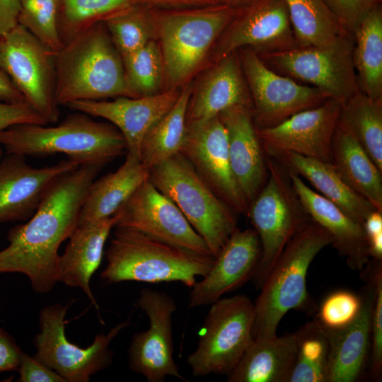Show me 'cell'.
Returning a JSON list of instances; mask_svg holds the SVG:
<instances>
[{
	"label": "cell",
	"instance_id": "cell-34",
	"mask_svg": "<svg viewBox=\"0 0 382 382\" xmlns=\"http://www.w3.org/2000/svg\"><path fill=\"white\" fill-rule=\"evenodd\" d=\"M340 120L382 172V98L357 91L342 103Z\"/></svg>",
	"mask_w": 382,
	"mask_h": 382
},
{
	"label": "cell",
	"instance_id": "cell-49",
	"mask_svg": "<svg viewBox=\"0 0 382 382\" xmlns=\"http://www.w3.org/2000/svg\"><path fill=\"white\" fill-rule=\"evenodd\" d=\"M218 4H221L238 8L246 5L254 0H216Z\"/></svg>",
	"mask_w": 382,
	"mask_h": 382
},
{
	"label": "cell",
	"instance_id": "cell-23",
	"mask_svg": "<svg viewBox=\"0 0 382 382\" xmlns=\"http://www.w3.org/2000/svg\"><path fill=\"white\" fill-rule=\"evenodd\" d=\"M362 274L366 285L357 317L347 325L327 330L330 341L328 382H354L361 378L371 352L375 286L369 264ZM366 265V266H367Z\"/></svg>",
	"mask_w": 382,
	"mask_h": 382
},
{
	"label": "cell",
	"instance_id": "cell-51",
	"mask_svg": "<svg viewBox=\"0 0 382 382\" xmlns=\"http://www.w3.org/2000/svg\"><path fill=\"white\" fill-rule=\"evenodd\" d=\"M0 68H1V66H0Z\"/></svg>",
	"mask_w": 382,
	"mask_h": 382
},
{
	"label": "cell",
	"instance_id": "cell-11",
	"mask_svg": "<svg viewBox=\"0 0 382 382\" xmlns=\"http://www.w3.org/2000/svg\"><path fill=\"white\" fill-rule=\"evenodd\" d=\"M67 306L54 304L40 313V332L34 338L33 356L60 375L65 382H87L91 376L112 363V340L129 325L128 319L112 328L107 333L95 336L93 343L83 349L71 343L65 335L64 318Z\"/></svg>",
	"mask_w": 382,
	"mask_h": 382
},
{
	"label": "cell",
	"instance_id": "cell-29",
	"mask_svg": "<svg viewBox=\"0 0 382 382\" xmlns=\"http://www.w3.org/2000/svg\"><path fill=\"white\" fill-rule=\"evenodd\" d=\"M149 177L139 156L127 153L124 163L90 185L81 209L78 224L113 216Z\"/></svg>",
	"mask_w": 382,
	"mask_h": 382
},
{
	"label": "cell",
	"instance_id": "cell-42",
	"mask_svg": "<svg viewBox=\"0 0 382 382\" xmlns=\"http://www.w3.org/2000/svg\"><path fill=\"white\" fill-rule=\"evenodd\" d=\"M342 25L354 34L380 0H326Z\"/></svg>",
	"mask_w": 382,
	"mask_h": 382
},
{
	"label": "cell",
	"instance_id": "cell-25",
	"mask_svg": "<svg viewBox=\"0 0 382 382\" xmlns=\"http://www.w3.org/2000/svg\"><path fill=\"white\" fill-rule=\"evenodd\" d=\"M288 172L292 186L310 218L330 234L331 245L346 259L349 267L362 270L371 259L363 225L313 190L299 175Z\"/></svg>",
	"mask_w": 382,
	"mask_h": 382
},
{
	"label": "cell",
	"instance_id": "cell-8",
	"mask_svg": "<svg viewBox=\"0 0 382 382\" xmlns=\"http://www.w3.org/2000/svg\"><path fill=\"white\" fill-rule=\"evenodd\" d=\"M267 164V179L247 213L261 246L260 262L252 278L257 289L261 287L287 243L310 219L286 167L269 156Z\"/></svg>",
	"mask_w": 382,
	"mask_h": 382
},
{
	"label": "cell",
	"instance_id": "cell-28",
	"mask_svg": "<svg viewBox=\"0 0 382 382\" xmlns=\"http://www.w3.org/2000/svg\"><path fill=\"white\" fill-rule=\"evenodd\" d=\"M296 351L295 332L252 339L227 375L228 382H288Z\"/></svg>",
	"mask_w": 382,
	"mask_h": 382
},
{
	"label": "cell",
	"instance_id": "cell-5",
	"mask_svg": "<svg viewBox=\"0 0 382 382\" xmlns=\"http://www.w3.org/2000/svg\"><path fill=\"white\" fill-rule=\"evenodd\" d=\"M0 146L7 154L24 156L64 154L79 166H104L127 153L125 139L114 125L82 112L53 127L23 124L6 128L0 131Z\"/></svg>",
	"mask_w": 382,
	"mask_h": 382
},
{
	"label": "cell",
	"instance_id": "cell-37",
	"mask_svg": "<svg viewBox=\"0 0 382 382\" xmlns=\"http://www.w3.org/2000/svg\"><path fill=\"white\" fill-rule=\"evenodd\" d=\"M123 57L154 40L150 8L134 4L103 21Z\"/></svg>",
	"mask_w": 382,
	"mask_h": 382
},
{
	"label": "cell",
	"instance_id": "cell-6",
	"mask_svg": "<svg viewBox=\"0 0 382 382\" xmlns=\"http://www.w3.org/2000/svg\"><path fill=\"white\" fill-rule=\"evenodd\" d=\"M100 274L107 284L135 281L151 284L178 282L192 287L204 277L214 257L192 253L133 228L115 226Z\"/></svg>",
	"mask_w": 382,
	"mask_h": 382
},
{
	"label": "cell",
	"instance_id": "cell-2",
	"mask_svg": "<svg viewBox=\"0 0 382 382\" xmlns=\"http://www.w3.org/2000/svg\"><path fill=\"white\" fill-rule=\"evenodd\" d=\"M55 95L59 105L79 100L139 97L122 58L103 21L66 42L54 54Z\"/></svg>",
	"mask_w": 382,
	"mask_h": 382
},
{
	"label": "cell",
	"instance_id": "cell-7",
	"mask_svg": "<svg viewBox=\"0 0 382 382\" xmlns=\"http://www.w3.org/2000/svg\"><path fill=\"white\" fill-rule=\"evenodd\" d=\"M149 180L180 210L216 257L236 231V214L180 153L149 169Z\"/></svg>",
	"mask_w": 382,
	"mask_h": 382
},
{
	"label": "cell",
	"instance_id": "cell-21",
	"mask_svg": "<svg viewBox=\"0 0 382 382\" xmlns=\"http://www.w3.org/2000/svg\"><path fill=\"white\" fill-rule=\"evenodd\" d=\"M180 89H168L149 96L117 97L112 100H79L67 106L88 115L106 120L123 135L127 153L139 157L144 136L174 105Z\"/></svg>",
	"mask_w": 382,
	"mask_h": 382
},
{
	"label": "cell",
	"instance_id": "cell-33",
	"mask_svg": "<svg viewBox=\"0 0 382 382\" xmlns=\"http://www.w3.org/2000/svg\"><path fill=\"white\" fill-rule=\"evenodd\" d=\"M284 1L299 47L328 46L349 32L326 0Z\"/></svg>",
	"mask_w": 382,
	"mask_h": 382
},
{
	"label": "cell",
	"instance_id": "cell-18",
	"mask_svg": "<svg viewBox=\"0 0 382 382\" xmlns=\"http://www.w3.org/2000/svg\"><path fill=\"white\" fill-rule=\"evenodd\" d=\"M342 103L328 98L321 105L297 112L273 127L257 129L267 156L291 151L331 162L332 137Z\"/></svg>",
	"mask_w": 382,
	"mask_h": 382
},
{
	"label": "cell",
	"instance_id": "cell-26",
	"mask_svg": "<svg viewBox=\"0 0 382 382\" xmlns=\"http://www.w3.org/2000/svg\"><path fill=\"white\" fill-rule=\"evenodd\" d=\"M117 216H113L93 222L78 224L69 237L64 253L58 262V282L80 288L99 310L90 286V281L99 267L105 243Z\"/></svg>",
	"mask_w": 382,
	"mask_h": 382
},
{
	"label": "cell",
	"instance_id": "cell-10",
	"mask_svg": "<svg viewBox=\"0 0 382 382\" xmlns=\"http://www.w3.org/2000/svg\"><path fill=\"white\" fill-rule=\"evenodd\" d=\"M354 47V34L348 32L328 46L257 53L276 72L308 83L329 98L344 103L359 91Z\"/></svg>",
	"mask_w": 382,
	"mask_h": 382
},
{
	"label": "cell",
	"instance_id": "cell-17",
	"mask_svg": "<svg viewBox=\"0 0 382 382\" xmlns=\"http://www.w3.org/2000/svg\"><path fill=\"white\" fill-rule=\"evenodd\" d=\"M180 153L231 210L247 215L248 206L231 169L227 132L219 115L187 123Z\"/></svg>",
	"mask_w": 382,
	"mask_h": 382
},
{
	"label": "cell",
	"instance_id": "cell-48",
	"mask_svg": "<svg viewBox=\"0 0 382 382\" xmlns=\"http://www.w3.org/2000/svg\"><path fill=\"white\" fill-rule=\"evenodd\" d=\"M0 101L13 104H28L1 68H0Z\"/></svg>",
	"mask_w": 382,
	"mask_h": 382
},
{
	"label": "cell",
	"instance_id": "cell-45",
	"mask_svg": "<svg viewBox=\"0 0 382 382\" xmlns=\"http://www.w3.org/2000/svg\"><path fill=\"white\" fill-rule=\"evenodd\" d=\"M22 352L14 339L0 328V373L16 371Z\"/></svg>",
	"mask_w": 382,
	"mask_h": 382
},
{
	"label": "cell",
	"instance_id": "cell-40",
	"mask_svg": "<svg viewBox=\"0 0 382 382\" xmlns=\"http://www.w3.org/2000/svg\"><path fill=\"white\" fill-rule=\"evenodd\" d=\"M361 298L348 291H337L323 301L318 320L327 329L336 330L349 324L358 315Z\"/></svg>",
	"mask_w": 382,
	"mask_h": 382
},
{
	"label": "cell",
	"instance_id": "cell-4",
	"mask_svg": "<svg viewBox=\"0 0 382 382\" xmlns=\"http://www.w3.org/2000/svg\"><path fill=\"white\" fill-rule=\"evenodd\" d=\"M331 243L330 234L311 218L294 233L260 288L254 303L253 339L275 337L290 310H315L307 290V273L315 257Z\"/></svg>",
	"mask_w": 382,
	"mask_h": 382
},
{
	"label": "cell",
	"instance_id": "cell-1",
	"mask_svg": "<svg viewBox=\"0 0 382 382\" xmlns=\"http://www.w3.org/2000/svg\"><path fill=\"white\" fill-rule=\"evenodd\" d=\"M103 166H79L53 182L31 218L8 231V244L0 250V274H23L38 293L53 289L59 246L77 226L88 188Z\"/></svg>",
	"mask_w": 382,
	"mask_h": 382
},
{
	"label": "cell",
	"instance_id": "cell-19",
	"mask_svg": "<svg viewBox=\"0 0 382 382\" xmlns=\"http://www.w3.org/2000/svg\"><path fill=\"white\" fill-rule=\"evenodd\" d=\"M25 157L7 154L0 160V223L28 221L53 182L79 166L66 159L51 166L34 168Z\"/></svg>",
	"mask_w": 382,
	"mask_h": 382
},
{
	"label": "cell",
	"instance_id": "cell-24",
	"mask_svg": "<svg viewBox=\"0 0 382 382\" xmlns=\"http://www.w3.org/2000/svg\"><path fill=\"white\" fill-rule=\"evenodd\" d=\"M194 78L186 122L211 118L237 105L252 110V100L238 51L203 68Z\"/></svg>",
	"mask_w": 382,
	"mask_h": 382
},
{
	"label": "cell",
	"instance_id": "cell-38",
	"mask_svg": "<svg viewBox=\"0 0 382 382\" xmlns=\"http://www.w3.org/2000/svg\"><path fill=\"white\" fill-rule=\"evenodd\" d=\"M122 58L127 80L139 97L163 91V63L156 40Z\"/></svg>",
	"mask_w": 382,
	"mask_h": 382
},
{
	"label": "cell",
	"instance_id": "cell-22",
	"mask_svg": "<svg viewBox=\"0 0 382 382\" xmlns=\"http://www.w3.org/2000/svg\"><path fill=\"white\" fill-rule=\"evenodd\" d=\"M228 137L231 169L248 207L268 176L267 155L258 137L251 108L241 105L219 114Z\"/></svg>",
	"mask_w": 382,
	"mask_h": 382
},
{
	"label": "cell",
	"instance_id": "cell-41",
	"mask_svg": "<svg viewBox=\"0 0 382 382\" xmlns=\"http://www.w3.org/2000/svg\"><path fill=\"white\" fill-rule=\"evenodd\" d=\"M369 262L375 286L372 313L371 372L374 379L379 381L382 374V261Z\"/></svg>",
	"mask_w": 382,
	"mask_h": 382
},
{
	"label": "cell",
	"instance_id": "cell-30",
	"mask_svg": "<svg viewBox=\"0 0 382 382\" xmlns=\"http://www.w3.org/2000/svg\"><path fill=\"white\" fill-rule=\"evenodd\" d=\"M331 163L349 187L382 212V172L340 120L332 141Z\"/></svg>",
	"mask_w": 382,
	"mask_h": 382
},
{
	"label": "cell",
	"instance_id": "cell-13",
	"mask_svg": "<svg viewBox=\"0 0 382 382\" xmlns=\"http://www.w3.org/2000/svg\"><path fill=\"white\" fill-rule=\"evenodd\" d=\"M238 53L251 96L252 114L257 129L273 127L329 98L318 88L298 83L272 70L250 48H241Z\"/></svg>",
	"mask_w": 382,
	"mask_h": 382
},
{
	"label": "cell",
	"instance_id": "cell-9",
	"mask_svg": "<svg viewBox=\"0 0 382 382\" xmlns=\"http://www.w3.org/2000/svg\"><path fill=\"white\" fill-rule=\"evenodd\" d=\"M210 306L197 347L187 359L195 377L227 376L253 339L254 303L247 296L221 298Z\"/></svg>",
	"mask_w": 382,
	"mask_h": 382
},
{
	"label": "cell",
	"instance_id": "cell-31",
	"mask_svg": "<svg viewBox=\"0 0 382 382\" xmlns=\"http://www.w3.org/2000/svg\"><path fill=\"white\" fill-rule=\"evenodd\" d=\"M193 80L181 88L174 105L144 136L139 158L148 170L180 153L186 133V113Z\"/></svg>",
	"mask_w": 382,
	"mask_h": 382
},
{
	"label": "cell",
	"instance_id": "cell-47",
	"mask_svg": "<svg viewBox=\"0 0 382 382\" xmlns=\"http://www.w3.org/2000/svg\"><path fill=\"white\" fill-rule=\"evenodd\" d=\"M152 8H182L200 7L218 4L216 0H139Z\"/></svg>",
	"mask_w": 382,
	"mask_h": 382
},
{
	"label": "cell",
	"instance_id": "cell-46",
	"mask_svg": "<svg viewBox=\"0 0 382 382\" xmlns=\"http://www.w3.org/2000/svg\"><path fill=\"white\" fill-rule=\"evenodd\" d=\"M19 9L18 0H0V36L18 23Z\"/></svg>",
	"mask_w": 382,
	"mask_h": 382
},
{
	"label": "cell",
	"instance_id": "cell-12",
	"mask_svg": "<svg viewBox=\"0 0 382 382\" xmlns=\"http://www.w3.org/2000/svg\"><path fill=\"white\" fill-rule=\"evenodd\" d=\"M54 53L21 25L0 36V66L27 103L47 122H57Z\"/></svg>",
	"mask_w": 382,
	"mask_h": 382
},
{
	"label": "cell",
	"instance_id": "cell-43",
	"mask_svg": "<svg viewBox=\"0 0 382 382\" xmlns=\"http://www.w3.org/2000/svg\"><path fill=\"white\" fill-rule=\"evenodd\" d=\"M23 124L46 125L47 122L28 104L0 101V131Z\"/></svg>",
	"mask_w": 382,
	"mask_h": 382
},
{
	"label": "cell",
	"instance_id": "cell-15",
	"mask_svg": "<svg viewBox=\"0 0 382 382\" xmlns=\"http://www.w3.org/2000/svg\"><path fill=\"white\" fill-rule=\"evenodd\" d=\"M137 304L147 315L149 327L132 337L127 349L129 369L148 382H163L167 376L186 381L173 359L175 301L166 292L144 288Z\"/></svg>",
	"mask_w": 382,
	"mask_h": 382
},
{
	"label": "cell",
	"instance_id": "cell-44",
	"mask_svg": "<svg viewBox=\"0 0 382 382\" xmlns=\"http://www.w3.org/2000/svg\"><path fill=\"white\" fill-rule=\"evenodd\" d=\"M20 382H65L57 372L22 352L17 370Z\"/></svg>",
	"mask_w": 382,
	"mask_h": 382
},
{
	"label": "cell",
	"instance_id": "cell-27",
	"mask_svg": "<svg viewBox=\"0 0 382 382\" xmlns=\"http://www.w3.org/2000/svg\"><path fill=\"white\" fill-rule=\"evenodd\" d=\"M269 156L277 160L287 170L306 179L320 195L361 225H364L367 216L376 209L346 183L331 162L291 151L279 152Z\"/></svg>",
	"mask_w": 382,
	"mask_h": 382
},
{
	"label": "cell",
	"instance_id": "cell-32",
	"mask_svg": "<svg viewBox=\"0 0 382 382\" xmlns=\"http://www.w3.org/2000/svg\"><path fill=\"white\" fill-rule=\"evenodd\" d=\"M353 59L359 90L382 98V9L375 8L354 33Z\"/></svg>",
	"mask_w": 382,
	"mask_h": 382
},
{
	"label": "cell",
	"instance_id": "cell-3",
	"mask_svg": "<svg viewBox=\"0 0 382 382\" xmlns=\"http://www.w3.org/2000/svg\"><path fill=\"white\" fill-rule=\"evenodd\" d=\"M236 8L221 4L182 8H152L154 40L162 56L165 90L181 88L204 68Z\"/></svg>",
	"mask_w": 382,
	"mask_h": 382
},
{
	"label": "cell",
	"instance_id": "cell-39",
	"mask_svg": "<svg viewBox=\"0 0 382 382\" xmlns=\"http://www.w3.org/2000/svg\"><path fill=\"white\" fill-rule=\"evenodd\" d=\"M18 23L55 54L64 43L58 22V0H18Z\"/></svg>",
	"mask_w": 382,
	"mask_h": 382
},
{
	"label": "cell",
	"instance_id": "cell-50",
	"mask_svg": "<svg viewBox=\"0 0 382 382\" xmlns=\"http://www.w3.org/2000/svg\"><path fill=\"white\" fill-rule=\"evenodd\" d=\"M2 154H3V151H2L1 146H0V160L2 158Z\"/></svg>",
	"mask_w": 382,
	"mask_h": 382
},
{
	"label": "cell",
	"instance_id": "cell-36",
	"mask_svg": "<svg viewBox=\"0 0 382 382\" xmlns=\"http://www.w3.org/2000/svg\"><path fill=\"white\" fill-rule=\"evenodd\" d=\"M139 0H58V22L64 43Z\"/></svg>",
	"mask_w": 382,
	"mask_h": 382
},
{
	"label": "cell",
	"instance_id": "cell-16",
	"mask_svg": "<svg viewBox=\"0 0 382 382\" xmlns=\"http://www.w3.org/2000/svg\"><path fill=\"white\" fill-rule=\"evenodd\" d=\"M115 214V226L133 228L179 248L214 257L177 206L149 178Z\"/></svg>",
	"mask_w": 382,
	"mask_h": 382
},
{
	"label": "cell",
	"instance_id": "cell-20",
	"mask_svg": "<svg viewBox=\"0 0 382 382\" xmlns=\"http://www.w3.org/2000/svg\"><path fill=\"white\" fill-rule=\"evenodd\" d=\"M261 246L254 229L238 228L231 236L202 279L191 287L189 306L211 305L221 296L242 286L258 266Z\"/></svg>",
	"mask_w": 382,
	"mask_h": 382
},
{
	"label": "cell",
	"instance_id": "cell-35",
	"mask_svg": "<svg viewBox=\"0 0 382 382\" xmlns=\"http://www.w3.org/2000/svg\"><path fill=\"white\" fill-rule=\"evenodd\" d=\"M296 351L288 382H328L330 341L318 320L295 332Z\"/></svg>",
	"mask_w": 382,
	"mask_h": 382
},
{
	"label": "cell",
	"instance_id": "cell-14",
	"mask_svg": "<svg viewBox=\"0 0 382 382\" xmlns=\"http://www.w3.org/2000/svg\"><path fill=\"white\" fill-rule=\"evenodd\" d=\"M284 0H254L238 7L214 43L206 67L241 48L257 53L299 47Z\"/></svg>",
	"mask_w": 382,
	"mask_h": 382
}]
</instances>
